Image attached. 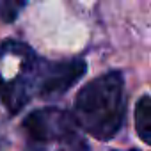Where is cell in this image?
Returning <instances> with one entry per match:
<instances>
[{"label": "cell", "instance_id": "1", "mask_svg": "<svg viewBox=\"0 0 151 151\" xmlns=\"http://www.w3.org/2000/svg\"><path fill=\"white\" fill-rule=\"evenodd\" d=\"M126 116L124 77L109 71L86 84L75 98L73 119L78 128L98 140L114 139Z\"/></svg>", "mask_w": 151, "mask_h": 151}, {"label": "cell", "instance_id": "2", "mask_svg": "<svg viewBox=\"0 0 151 151\" xmlns=\"http://www.w3.org/2000/svg\"><path fill=\"white\" fill-rule=\"evenodd\" d=\"M77 123L73 114L57 109L45 107L32 110L22 123L25 135V151H45L50 144H68L75 149L86 147L82 137L77 133Z\"/></svg>", "mask_w": 151, "mask_h": 151}, {"label": "cell", "instance_id": "3", "mask_svg": "<svg viewBox=\"0 0 151 151\" xmlns=\"http://www.w3.org/2000/svg\"><path fill=\"white\" fill-rule=\"evenodd\" d=\"M86 71L87 64L80 57L68 60H45L34 55L29 64L32 94H37L43 100H57L77 84Z\"/></svg>", "mask_w": 151, "mask_h": 151}, {"label": "cell", "instance_id": "4", "mask_svg": "<svg viewBox=\"0 0 151 151\" xmlns=\"http://www.w3.org/2000/svg\"><path fill=\"white\" fill-rule=\"evenodd\" d=\"M135 126L137 135L144 144H151V98L149 94H142L135 107Z\"/></svg>", "mask_w": 151, "mask_h": 151}, {"label": "cell", "instance_id": "5", "mask_svg": "<svg viewBox=\"0 0 151 151\" xmlns=\"http://www.w3.org/2000/svg\"><path fill=\"white\" fill-rule=\"evenodd\" d=\"M27 0H0V22L14 23L20 13L25 9Z\"/></svg>", "mask_w": 151, "mask_h": 151}, {"label": "cell", "instance_id": "6", "mask_svg": "<svg viewBox=\"0 0 151 151\" xmlns=\"http://www.w3.org/2000/svg\"><path fill=\"white\" fill-rule=\"evenodd\" d=\"M114 151H119V149H114ZM128 151H140V149H128Z\"/></svg>", "mask_w": 151, "mask_h": 151}]
</instances>
